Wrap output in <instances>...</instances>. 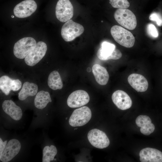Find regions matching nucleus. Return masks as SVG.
<instances>
[{"label": "nucleus", "mask_w": 162, "mask_h": 162, "mask_svg": "<svg viewBox=\"0 0 162 162\" xmlns=\"http://www.w3.org/2000/svg\"><path fill=\"white\" fill-rule=\"evenodd\" d=\"M147 31L148 35L154 38H157L158 36L157 29L153 24L149 23L147 26Z\"/></svg>", "instance_id": "nucleus-26"}, {"label": "nucleus", "mask_w": 162, "mask_h": 162, "mask_svg": "<svg viewBox=\"0 0 162 162\" xmlns=\"http://www.w3.org/2000/svg\"><path fill=\"white\" fill-rule=\"evenodd\" d=\"M136 125L139 127H142L147 124L151 123L152 121L150 118L146 115H141L138 116L135 121Z\"/></svg>", "instance_id": "nucleus-24"}, {"label": "nucleus", "mask_w": 162, "mask_h": 162, "mask_svg": "<svg viewBox=\"0 0 162 162\" xmlns=\"http://www.w3.org/2000/svg\"><path fill=\"white\" fill-rule=\"evenodd\" d=\"M21 145L20 142L16 139L10 140L7 144L2 155L0 157L1 161L8 162L11 160L19 152Z\"/></svg>", "instance_id": "nucleus-12"}, {"label": "nucleus", "mask_w": 162, "mask_h": 162, "mask_svg": "<svg viewBox=\"0 0 162 162\" xmlns=\"http://www.w3.org/2000/svg\"><path fill=\"white\" fill-rule=\"evenodd\" d=\"M87 137L90 144L97 148H106L110 143V140L106 134L97 129L90 130L88 134Z\"/></svg>", "instance_id": "nucleus-8"}, {"label": "nucleus", "mask_w": 162, "mask_h": 162, "mask_svg": "<svg viewBox=\"0 0 162 162\" xmlns=\"http://www.w3.org/2000/svg\"><path fill=\"white\" fill-rule=\"evenodd\" d=\"M38 87L37 85L33 83L28 82H25L20 91L18 93L19 99L24 100L28 96H33L37 93Z\"/></svg>", "instance_id": "nucleus-19"}, {"label": "nucleus", "mask_w": 162, "mask_h": 162, "mask_svg": "<svg viewBox=\"0 0 162 162\" xmlns=\"http://www.w3.org/2000/svg\"><path fill=\"white\" fill-rule=\"evenodd\" d=\"M139 156L141 162H162V152L155 148H144L140 151Z\"/></svg>", "instance_id": "nucleus-15"}, {"label": "nucleus", "mask_w": 162, "mask_h": 162, "mask_svg": "<svg viewBox=\"0 0 162 162\" xmlns=\"http://www.w3.org/2000/svg\"><path fill=\"white\" fill-rule=\"evenodd\" d=\"M21 86V82L18 79L13 80L6 75L0 78V88L6 95H8L11 90L18 91Z\"/></svg>", "instance_id": "nucleus-14"}, {"label": "nucleus", "mask_w": 162, "mask_h": 162, "mask_svg": "<svg viewBox=\"0 0 162 162\" xmlns=\"http://www.w3.org/2000/svg\"><path fill=\"white\" fill-rule=\"evenodd\" d=\"M109 3L112 7L117 8H128L130 5L129 0H109Z\"/></svg>", "instance_id": "nucleus-23"}, {"label": "nucleus", "mask_w": 162, "mask_h": 162, "mask_svg": "<svg viewBox=\"0 0 162 162\" xmlns=\"http://www.w3.org/2000/svg\"><path fill=\"white\" fill-rule=\"evenodd\" d=\"M7 144V140L3 142L1 138H0V157H1Z\"/></svg>", "instance_id": "nucleus-28"}, {"label": "nucleus", "mask_w": 162, "mask_h": 162, "mask_svg": "<svg viewBox=\"0 0 162 162\" xmlns=\"http://www.w3.org/2000/svg\"><path fill=\"white\" fill-rule=\"evenodd\" d=\"M55 12L56 17L59 21L66 22L71 20L73 16V7L69 0H58Z\"/></svg>", "instance_id": "nucleus-7"}, {"label": "nucleus", "mask_w": 162, "mask_h": 162, "mask_svg": "<svg viewBox=\"0 0 162 162\" xmlns=\"http://www.w3.org/2000/svg\"><path fill=\"white\" fill-rule=\"evenodd\" d=\"M47 50V45L45 43L38 42L34 48L25 58V63L30 66L35 65L44 56Z\"/></svg>", "instance_id": "nucleus-9"}, {"label": "nucleus", "mask_w": 162, "mask_h": 162, "mask_svg": "<svg viewBox=\"0 0 162 162\" xmlns=\"http://www.w3.org/2000/svg\"><path fill=\"white\" fill-rule=\"evenodd\" d=\"M57 153L56 147L53 145L45 147L43 150V162H50L53 160Z\"/></svg>", "instance_id": "nucleus-22"}, {"label": "nucleus", "mask_w": 162, "mask_h": 162, "mask_svg": "<svg viewBox=\"0 0 162 162\" xmlns=\"http://www.w3.org/2000/svg\"><path fill=\"white\" fill-rule=\"evenodd\" d=\"M47 83L49 86L53 90L60 89L63 86L60 76L56 70L53 71L50 74Z\"/></svg>", "instance_id": "nucleus-21"}, {"label": "nucleus", "mask_w": 162, "mask_h": 162, "mask_svg": "<svg viewBox=\"0 0 162 162\" xmlns=\"http://www.w3.org/2000/svg\"><path fill=\"white\" fill-rule=\"evenodd\" d=\"M37 6L33 0H25L17 4L14 8V15L19 18H24L31 16L36 10Z\"/></svg>", "instance_id": "nucleus-10"}, {"label": "nucleus", "mask_w": 162, "mask_h": 162, "mask_svg": "<svg viewBox=\"0 0 162 162\" xmlns=\"http://www.w3.org/2000/svg\"><path fill=\"white\" fill-rule=\"evenodd\" d=\"M52 102L49 93L47 92L41 91L36 94L34 99V105L37 108H44L49 102Z\"/></svg>", "instance_id": "nucleus-20"}, {"label": "nucleus", "mask_w": 162, "mask_h": 162, "mask_svg": "<svg viewBox=\"0 0 162 162\" xmlns=\"http://www.w3.org/2000/svg\"><path fill=\"white\" fill-rule=\"evenodd\" d=\"M101 46L97 52V56L100 59L103 60H117L122 57L121 52L116 48L115 44L105 41L102 43Z\"/></svg>", "instance_id": "nucleus-6"}, {"label": "nucleus", "mask_w": 162, "mask_h": 162, "mask_svg": "<svg viewBox=\"0 0 162 162\" xmlns=\"http://www.w3.org/2000/svg\"><path fill=\"white\" fill-rule=\"evenodd\" d=\"M11 17L12 18H13L14 17V16L13 15L11 16Z\"/></svg>", "instance_id": "nucleus-29"}, {"label": "nucleus", "mask_w": 162, "mask_h": 162, "mask_svg": "<svg viewBox=\"0 0 162 162\" xmlns=\"http://www.w3.org/2000/svg\"><path fill=\"white\" fill-rule=\"evenodd\" d=\"M111 34L114 40L120 45L127 48L133 47L135 39L130 32L118 25H114L110 30Z\"/></svg>", "instance_id": "nucleus-1"}, {"label": "nucleus", "mask_w": 162, "mask_h": 162, "mask_svg": "<svg viewBox=\"0 0 162 162\" xmlns=\"http://www.w3.org/2000/svg\"><path fill=\"white\" fill-rule=\"evenodd\" d=\"M91 117L90 109L87 106H83L73 111L69 118V123L73 127L82 126L88 122Z\"/></svg>", "instance_id": "nucleus-5"}, {"label": "nucleus", "mask_w": 162, "mask_h": 162, "mask_svg": "<svg viewBox=\"0 0 162 162\" xmlns=\"http://www.w3.org/2000/svg\"><path fill=\"white\" fill-rule=\"evenodd\" d=\"M149 19L151 20L156 22L158 26H162V16L160 13L156 12L152 13L150 15Z\"/></svg>", "instance_id": "nucleus-27"}, {"label": "nucleus", "mask_w": 162, "mask_h": 162, "mask_svg": "<svg viewBox=\"0 0 162 162\" xmlns=\"http://www.w3.org/2000/svg\"><path fill=\"white\" fill-rule=\"evenodd\" d=\"M112 101L119 109L125 110L130 108L132 105V101L129 95L124 91L118 90L112 96Z\"/></svg>", "instance_id": "nucleus-13"}, {"label": "nucleus", "mask_w": 162, "mask_h": 162, "mask_svg": "<svg viewBox=\"0 0 162 162\" xmlns=\"http://www.w3.org/2000/svg\"><path fill=\"white\" fill-rule=\"evenodd\" d=\"M154 125L151 123L147 124L143 127H141L140 131L143 134L145 135H148L154 132Z\"/></svg>", "instance_id": "nucleus-25"}, {"label": "nucleus", "mask_w": 162, "mask_h": 162, "mask_svg": "<svg viewBox=\"0 0 162 162\" xmlns=\"http://www.w3.org/2000/svg\"><path fill=\"white\" fill-rule=\"evenodd\" d=\"M128 80L131 86L137 92H145L148 88V81L142 75L132 74L128 76Z\"/></svg>", "instance_id": "nucleus-16"}, {"label": "nucleus", "mask_w": 162, "mask_h": 162, "mask_svg": "<svg viewBox=\"0 0 162 162\" xmlns=\"http://www.w3.org/2000/svg\"><path fill=\"white\" fill-rule=\"evenodd\" d=\"M2 108L4 112L13 119L19 120L21 119L22 115V110L12 100H5L2 103Z\"/></svg>", "instance_id": "nucleus-17"}, {"label": "nucleus", "mask_w": 162, "mask_h": 162, "mask_svg": "<svg viewBox=\"0 0 162 162\" xmlns=\"http://www.w3.org/2000/svg\"><path fill=\"white\" fill-rule=\"evenodd\" d=\"M114 16L118 23L128 29L133 30L136 26V16L128 8H118L115 12Z\"/></svg>", "instance_id": "nucleus-2"}, {"label": "nucleus", "mask_w": 162, "mask_h": 162, "mask_svg": "<svg viewBox=\"0 0 162 162\" xmlns=\"http://www.w3.org/2000/svg\"><path fill=\"white\" fill-rule=\"evenodd\" d=\"M84 30V28L81 25L70 20L66 22L62 26L61 34L65 41L69 42L81 35Z\"/></svg>", "instance_id": "nucleus-4"}, {"label": "nucleus", "mask_w": 162, "mask_h": 162, "mask_svg": "<svg viewBox=\"0 0 162 162\" xmlns=\"http://www.w3.org/2000/svg\"><path fill=\"white\" fill-rule=\"evenodd\" d=\"M89 100V96L86 92L82 90H77L69 95L67 104L70 108L79 107L87 104Z\"/></svg>", "instance_id": "nucleus-11"}, {"label": "nucleus", "mask_w": 162, "mask_h": 162, "mask_svg": "<svg viewBox=\"0 0 162 162\" xmlns=\"http://www.w3.org/2000/svg\"><path fill=\"white\" fill-rule=\"evenodd\" d=\"M92 69L97 83L101 85H106L108 82L109 76L105 68L98 64H95L92 66Z\"/></svg>", "instance_id": "nucleus-18"}, {"label": "nucleus", "mask_w": 162, "mask_h": 162, "mask_svg": "<svg viewBox=\"0 0 162 162\" xmlns=\"http://www.w3.org/2000/svg\"><path fill=\"white\" fill-rule=\"evenodd\" d=\"M36 44L35 40L32 37L22 38L15 44L13 50L14 54L18 58L23 59L34 48Z\"/></svg>", "instance_id": "nucleus-3"}]
</instances>
